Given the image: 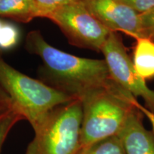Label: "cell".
<instances>
[{"label":"cell","mask_w":154,"mask_h":154,"mask_svg":"<svg viewBox=\"0 0 154 154\" xmlns=\"http://www.w3.org/2000/svg\"><path fill=\"white\" fill-rule=\"evenodd\" d=\"M25 48L42 59L37 72L39 80L75 99H81L88 92L114 82L105 60L61 51L48 43L39 30L29 32Z\"/></svg>","instance_id":"1"},{"label":"cell","mask_w":154,"mask_h":154,"mask_svg":"<svg viewBox=\"0 0 154 154\" xmlns=\"http://www.w3.org/2000/svg\"><path fill=\"white\" fill-rule=\"evenodd\" d=\"M80 100L82 149L99 140L117 136L128 116L136 108L137 99L114 82L111 85L88 92Z\"/></svg>","instance_id":"2"},{"label":"cell","mask_w":154,"mask_h":154,"mask_svg":"<svg viewBox=\"0 0 154 154\" xmlns=\"http://www.w3.org/2000/svg\"><path fill=\"white\" fill-rule=\"evenodd\" d=\"M0 85L9 96L13 109L33 129L56 107L76 99L20 72L1 56Z\"/></svg>","instance_id":"3"},{"label":"cell","mask_w":154,"mask_h":154,"mask_svg":"<svg viewBox=\"0 0 154 154\" xmlns=\"http://www.w3.org/2000/svg\"><path fill=\"white\" fill-rule=\"evenodd\" d=\"M82 121L80 99L56 107L33 129L34 136L25 154H78Z\"/></svg>","instance_id":"4"},{"label":"cell","mask_w":154,"mask_h":154,"mask_svg":"<svg viewBox=\"0 0 154 154\" xmlns=\"http://www.w3.org/2000/svg\"><path fill=\"white\" fill-rule=\"evenodd\" d=\"M47 19L59 26L69 43L83 49L101 51L111 32L88 11L82 0L57 9Z\"/></svg>","instance_id":"5"},{"label":"cell","mask_w":154,"mask_h":154,"mask_svg":"<svg viewBox=\"0 0 154 154\" xmlns=\"http://www.w3.org/2000/svg\"><path fill=\"white\" fill-rule=\"evenodd\" d=\"M111 78L121 87L144 101L145 107L154 113V91L136 73L122 39L116 32H111L101 49Z\"/></svg>","instance_id":"6"},{"label":"cell","mask_w":154,"mask_h":154,"mask_svg":"<svg viewBox=\"0 0 154 154\" xmlns=\"http://www.w3.org/2000/svg\"><path fill=\"white\" fill-rule=\"evenodd\" d=\"M88 11L111 32L142 37L140 14L118 0H82Z\"/></svg>","instance_id":"7"},{"label":"cell","mask_w":154,"mask_h":154,"mask_svg":"<svg viewBox=\"0 0 154 154\" xmlns=\"http://www.w3.org/2000/svg\"><path fill=\"white\" fill-rule=\"evenodd\" d=\"M142 119L143 113L136 107L117 135L126 154H154V134L146 129Z\"/></svg>","instance_id":"8"},{"label":"cell","mask_w":154,"mask_h":154,"mask_svg":"<svg viewBox=\"0 0 154 154\" xmlns=\"http://www.w3.org/2000/svg\"><path fill=\"white\" fill-rule=\"evenodd\" d=\"M133 65L136 72L144 80L154 78V42L151 38L136 39Z\"/></svg>","instance_id":"9"},{"label":"cell","mask_w":154,"mask_h":154,"mask_svg":"<svg viewBox=\"0 0 154 154\" xmlns=\"http://www.w3.org/2000/svg\"><path fill=\"white\" fill-rule=\"evenodd\" d=\"M0 17L29 23L38 14L34 0H0Z\"/></svg>","instance_id":"10"},{"label":"cell","mask_w":154,"mask_h":154,"mask_svg":"<svg viewBox=\"0 0 154 154\" xmlns=\"http://www.w3.org/2000/svg\"><path fill=\"white\" fill-rule=\"evenodd\" d=\"M78 154H126L122 141L118 136L99 140L84 149Z\"/></svg>","instance_id":"11"},{"label":"cell","mask_w":154,"mask_h":154,"mask_svg":"<svg viewBox=\"0 0 154 154\" xmlns=\"http://www.w3.org/2000/svg\"><path fill=\"white\" fill-rule=\"evenodd\" d=\"M20 32L18 27L10 22H3L0 29V50L13 49L19 44Z\"/></svg>","instance_id":"12"},{"label":"cell","mask_w":154,"mask_h":154,"mask_svg":"<svg viewBox=\"0 0 154 154\" xmlns=\"http://www.w3.org/2000/svg\"><path fill=\"white\" fill-rule=\"evenodd\" d=\"M22 119V116L14 109H9L0 114V154L9 132L15 124Z\"/></svg>","instance_id":"13"},{"label":"cell","mask_w":154,"mask_h":154,"mask_svg":"<svg viewBox=\"0 0 154 154\" xmlns=\"http://www.w3.org/2000/svg\"><path fill=\"white\" fill-rule=\"evenodd\" d=\"M36 9H37L38 17L47 18L48 15L78 0H34Z\"/></svg>","instance_id":"14"},{"label":"cell","mask_w":154,"mask_h":154,"mask_svg":"<svg viewBox=\"0 0 154 154\" xmlns=\"http://www.w3.org/2000/svg\"><path fill=\"white\" fill-rule=\"evenodd\" d=\"M140 30L142 37L154 38V8L140 14Z\"/></svg>","instance_id":"15"},{"label":"cell","mask_w":154,"mask_h":154,"mask_svg":"<svg viewBox=\"0 0 154 154\" xmlns=\"http://www.w3.org/2000/svg\"><path fill=\"white\" fill-rule=\"evenodd\" d=\"M134 9L138 14H143L154 8V0H118Z\"/></svg>","instance_id":"16"},{"label":"cell","mask_w":154,"mask_h":154,"mask_svg":"<svg viewBox=\"0 0 154 154\" xmlns=\"http://www.w3.org/2000/svg\"><path fill=\"white\" fill-rule=\"evenodd\" d=\"M11 109H13V107L11 100L0 85V114Z\"/></svg>","instance_id":"17"},{"label":"cell","mask_w":154,"mask_h":154,"mask_svg":"<svg viewBox=\"0 0 154 154\" xmlns=\"http://www.w3.org/2000/svg\"><path fill=\"white\" fill-rule=\"evenodd\" d=\"M135 104H136V106L137 107L138 110L143 113V115L145 116L146 118L149 119V121H150V123H151L152 126V128H153V131H153L154 134V113H152L151 111H150L149 110H148L145 106H142L138 101H136Z\"/></svg>","instance_id":"18"},{"label":"cell","mask_w":154,"mask_h":154,"mask_svg":"<svg viewBox=\"0 0 154 154\" xmlns=\"http://www.w3.org/2000/svg\"><path fill=\"white\" fill-rule=\"evenodd\" d=\"M3 22H2V21L1 19H0V29H1L2 26V24H3Z\"/></svg>","instance_id":"19"},{"label":"cell","mask_w":154,"mask_h":154,"mask_svg":"<svg viewBox=\"0 0 154 154\" xmlns=\"http://www.w3.org/2000/svg\"><path fill=\"white\" fill-rule=\"evenodd\" d=\"M152 40H153V41L154 42V38H152Z\"/></svg>","instance_id":"20"}]
</instances>
